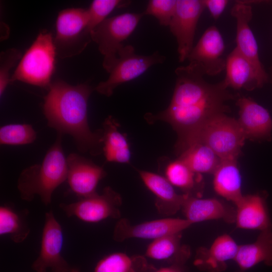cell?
I'll use <instances>...</instances> for the list:
<instances>
[{"instance_id":"6da1fadb","label":"cell","mask_w":272,"mask_h":272,"mask_svg":"<svg viewBox=\"0 0 272 272\" xmlns=\"http://www.w3.org/2000/svg\"><path fill=\"white\" fill-rule=\"evenodd\" d=\"M175 72L176 83L170 104L156 114L147 113L145 118L149 123L160 120L172 126L177 134L175 149L179 154L210 118L228 110L226 103L234 96L223 81L207 82L201 69L194 63L178 67Z\"/></svg>"},{"instance_id":"7a4b0ae2","label":"cell","mask_w":272,"mask_h":272,"mask_svg":"<svg viewBox=\"0 0 272 272\" xmlns=\"http://www.w3.org/2000/svg\"><path fill=\"white\" fill-rule=\"evenodd\" d=\"M47 91L42 107L47 125L58 133L71 136L80 152L93 156L102 153V129L92 131L88 120V102L92 88L87 83L74 86L56 80Z\"/></svg>"},{"instance_id":"3957f363","label":"cell","mask_w":272,"mask_h":272,"mask_svg":"<svg viewBox=\"0 0 272 272\" xmlns=\"http://www.w3.org/2000/svg\"><path fill=\"white\" fill-rule=\"evenodd\" d=\"M62 134L58 133L41 164L24 169L17 181L22 199L32 201L38 196L45 206L49 205L54 190L66 180L67 164L62 147Z\"/></svg>"},{"instance_id":"277c9868","label":"cell","mask_w":272,"mask_h":272,"mask_svg":"<svg viewBox=\"0 0 272 272\" xmlns=\"http://www.w3.org/2000/svg\"><path fill=\"white\" fill-rule=\"evenodd\" d=\"M56 50L52 34L41 31L23 55L11 78L48 90L54 73Z\"/></svg>"},{"instance_id":"5b68a950","label":"cell","mask_w":272,"mask_h":272,"mask_svg":"<svg viewBox=\"0 0 272 272\" xmlns=\"http://www.w3.org/2000/svg\"><path fill=\"white\" fill-rule=\"evenodd\" d=\"M245 140L237 119L223 112L210 118L185 149L200 142L209 146L221 160H237Z\"/></svg>"},{"instance_id":"8992f818","label":"cell","mask_w":272,"mask_h":272,"mask_svg":"<svg viewBox=\"0 0 272 272\" xmlns=\"http://www.w3.org/2000/svg\"><path fill=\"white\" fill-rule=\"evenodd\" d=\"M89 18L88 9L70 8L59 13L53 42L56 55L59 57L79 54L92 41Z\"/></svg>"},{"instance_id":"52a82bcc","label":"cell","mask_w":272,"mask_h":272,"mask_svg":"<svg viewBox=\"0 0 272 272\" xmlns=\"http://www.w3.org/2000/svg\"><path fill=\"white\" fill-rule=\"evenodd\" d=\"M143 13H126L106 18L91 33L92 41L104 55L103 67L108 72L117 58L122 42L137 27Z\"/></svg>"},{"instance_id":"ba28073f","label":"cell","mask_w":272,"mask_h":272,"mask_svg":"<svg viewBox=\"0 0 272 272\" xmlns=\"http://www.w3.org/2000/svg\"><path fill=\"white\" fill-rule=\"evenodd\" d=\"M165 60V57L157 51L149 55H140L135 53L132 46L123 45L118 51L116 60L108 72V78L99 83L95 90L110 97L118 86L136 79L152 65L163 63Z\"/></svg>"},{"instance_id":"9c48e42d","label":"cell","mask_w":272,"mask_h":272,"mask_svg":"<svg viewBox=\"0 0 272 272\" xmlns=\"http://www.w3.org/2000/svg\"><path fill=\"white\" fill-rule=\"evenodd\" d=\"M121 202L120 194L107 186L101 194L97 192L74 202L61 203L59 208L68 217L92 223L108 218H119Z\"/></svg>"},{"instance_id":"30bf717a","label":"cell","mask_w":272,"mask_h":272,"mask_svg":"<svg viewBox=\"0 0 272 272\" xmlns=\"http://www.w3.org/2000/svg\"><path fill=\"white\" fill-rule=\"evenodd\" d=\"M63 243L62 228L52 211L45 213L40 250L32 265L35 272H70L72 269L62 255Z\"/></svg>"},{"instance_id":"8fae6325","label":"cell","mask_w":272,"mask_h":272,"mask_svg":"<svg viewBox=\"0 0 272 272\" xmlns=\"http://www.w3.org/2000/svg\"><path fill=\"white\" fill-rule=\"evenodd\" d=\"M203 0H177L174 16L169 26L177 43L180 62L186 59L193 48L199 19L205 9Z\"/></svg>"},{"instance_id":"7c38bea8","label":"cell","mask_w":272,"mask_h":272,"mask_svg":"<svg viewBox=\"0 0 272 272\" xmlns=\"http://www.w3.org/2000/svg\"><path fill=\"white\" fill-rule=\"evenodd\" d=\"M231 14L236 23L235 47L251 63L263 86L269 81V76L260 60L257 42L250 27L253 16L251 6L238 1L232 8Z\"/></svg>"},{"instance_id":"4fadbf2b","label":"cell","mask_w":272,"mask_h":272,"mask_svg":"<svg viewBox=\"0 0 272 272\" xmlns=\"http://www.w3.org/2000/svg\"><path fill=\"white\" fill-rule=\"evenodd\" d=\"M192 224L185 218H165L132 225L125 219L116 224L113 238L122 241L129 238L155 240L172 234L181 233Z\"/></svg>"},{"instance_id":"5bb4252c","label":"cell","mask_w":272,"mask_h":272,"mask_svg":"<svg viewBox=\"0 0 272 272\" xmlns=\"http://www.w3.org/2000/svg\"><path fill=\"white\" fill-rule=\"evenodd\" d=\"M225 48L220 31L215 26H211L205 30L187 59L197 64L205 75L215 76L225 70Z\"/></svg>"},{"instance_id":"9a60e30c","label":"cell","mask_w":272,"mask_h":272,"mask_svg":"<svg viewBox=\"0 0 272 272\" xmlns=\"http://www.w3.org/2000/svg\"><path fill=\"white\" fill-rule=\"evenodd\" d=\"M66 180L71 190L80 198L97 193L100 181L106 175L102 167L77 153L66 157Z\"/></svg>"},{"instance_id":"2e32d148","label":"cell","mask_w":272,"mask_h":272,"mask_svg":"<svg viewBox=\"0 0 272 272\" xmlns=\"http://www.w3.org/2000/svg\"><path fill=\"white\" fill-rule=\"evenodd\" d=\"M239 108L238 123L246 139L269 141L272 131V118L268 110L250 98L237 100Z\"/></svg>"},{"instance_id":"e0dca14e","label":"cell","mask_w":272,"mask_h":272,"mask_svg":"<svg viewBox=\"0 0 272 272\" xmlns=\"http://www.w3.org/2000/svg\"><path fill=\"white\" fill-rule=\"evenodd\" d=\"M181 210L184 218L192 224L212 220H222L229 223L235 221V209L215 198L187 195Z\"/></svg>"},{"instance_id":"ac0fdd59","label":"cell","mask_w":272,"mask_h":272,"mask_svg":"<svg viewBox=\"0 0 272 272\" xmlns=\"http://www.w3.org/2000/svg\"><path fill=\"white\" fill-rule=\"evenodd\" d=\"M239 245L228 234L218 237L209 248L201 247L196 251L194 264L206 272H223L227 262L234 259Z\"/></svg>"},{"instance_id":"d6986e66","label":"cell","mask_w":272,"mask_h":272,"mask_svg":"<svg viewBox=\"0 0 272 272\" xmlns=\"http://www.w3.org/2000/svg\"><path fill=\"white\" fill-rule=\"evenodd\" d=\"M138 172L145 185L155 195V205L160 214L170 216L181 210L187 194L177 193L164 176L145 170Z\"/></svg>"},{"instance_id":"ffe728a7","label":"cell","mask_w":272,"mask_h":272,"mask_svg":"<svg viewBox=\"0 0 272 272\" xmlns=\"http://www.w3.org/2000/svg\"><path fill=\"white\" fill-rule=\"evenodd\" d=\"M236 206L237 228L260 231L271 229L272 223L265 201L258 194L243 195Z\"/></svg>"},{"instance_id":"44dd1931","label":"cell","mask_w":272,"mask_h":272,"mask_svg":"<svg viewBox=\"0 0 272 272\" xmlns=\"http://www.w3.org/2000/svg\"><path fill=\"white\" fill-rule=\"evenodd\" d=\"M225 70L223 82L228 88L252 91L263 86L251 63L236 47L226 57Z\"/></svg>"},{"instance_id":"7402d4cb","label":"cell","mask_w":272,"mask_h":272,"mask_svg":"<svg viewBox=\"0 0 272 272\" xmlns=\"http://www.w3.org/2000/svg\"><path fill=\"white\" fill-rule=\"evenodd\" d=\"M234 261L238 268L236 272H246L261 262L272 266V230L261 231L253 243L239 245Z\"/></svg>"},{"instance_id":"603a6c76","label":"cell","mask_w":272,"mask_h":272,"mask_svg":"<svg viewBox=\"0 0 272 272\" xmlns=\"http://www.w3.org/2000/svg\"><path fill=\"white\" fill-rule=\"evenodd\" d=\"M119 123L108 116L102 124L103 153L107 162L130 163L131 151L126 135L119 130Z\"/></svg>"},{"instance_id":"cb8c5ba5","label":"cell","mask_w":272,"mask_h":272,"mask_svg":"<svg viewBox=\"0 0 272 272\" xmlns=\"http://www.w3.org/2000/svg\"><path fill=\"white\" fill-rule=\"evenodd\" d=\"M213 174V187L216 192L236 205L243 196L241 176L237 160H221Z\"/></svg>"},{"instance_id":"d4e9b609","label":"cell","mask_w":272,"mask_h":272,"mask_svg":"<svg viewBox=\"0 0 272 272\" xmlns=\"http://www.w3.org/2000/svg\"><path fill=\"white\" fill-rule=\"evenodd\" d=\"M181 233L168 235L152 240L145 255L151 259L165 261L171 264L183 265L190 256L188 246L182 245Z\"/></svg>"},{"instance_id":"484cf974","label":"cell","mask_w":272,"mask_h":272,"mask_svg":"<svg viewBox=\"0 0 272 272\" xmlns=\"http://www.w3.org/2000/svg\"><path fill=\"white\" fill-rule=\"evenodd\" d=\"M178 158L194 172L200 175L213 174L221 161L209 146L200 142L190 145L179 154Z\"/></svg>"},{"instance_id":"4316f807","label":"cell","mask_w":272,"mask_h":272,"mask_svg":"<svg viewBox=\"0 0 272 272\" xmlns=\"http://www.w3.org/2000/svg\"><path fill=\"white\" fill-rule=\"evenodd\" d=\"M164 176L183 194L196 196L195 191L200 187V174L194 172L183 161L178 158L169 161L164 169Z\"/></svg>"},{"instance_id":"83f0119b","label":"cell","mask_w":272,"mask_h":272,"mask_svg":"<svg viewBox=\"0 0 272 272\" xmlns=\"http://www.w3.org/2000/svg\"><path fill=\"white\" fill-rule=\"evenodd\" d=\"M27 210L18 211L10 206L0 207V235H7L14 242H23L30 233L26 220Z\"/></svg>"},{"instance_id":"f1b7e54d","label":"cell","mask_w":272,"mask_h":272,"mask_svg":"<svg viewBox=\"0 0 272 272\" xmlns=\"http://www.w3.org/2000/svg\"><path fill=\"white\" fill-rule=\"evenodd\" d=\"M144 257L123 252L108 254L96 264L94 272H145L149 269Z\"/></svg>"},{"instance_id":"f546056e","label":"cell","mask_w":272,"mask_h":272,"mask_svg":"<svg viewBox=\"0 0 272 272\" xmlns=\"http://www.w3.org/2000/svg\"><path fill=\"white\" fill-rule=\"evenodd\" d=\"M37 134L31 124H10L0 128V144L7 145H23L34 142Z\"/></svg>"},{"instance_id":"4dcf8cb0","label":"cell","mask_w":272,"mask_h":272,"mask_svg":"<svg viewBox=\"0 0 272 272\" xmlns=\"http://www.w3.org/2000/svg\"><path fill=\"white\" fill-rule=\"evenodd\" d=\"M130 1L120 0H94L88 9V26L91 32L107 18L115 9L127 6Z\"/></svg>"},{"instance_id":"1f68e13d","label":"cell","mask_w":272,"mask_h":272,"mask_svg":"<svg viewBox=\"0 0 272 272\" xmlns=\"http://www.w3.org/2000/svg\"><path fill=\"white\" fill-rule=\"evenodd\" d=\"M176 4L177 0H151L143 14L155 17L162 26H169L174 16Z\"/></svg>"},{"instance_id":"d6a6232c","label":"cell","mask_w":272,"mask_h":272,"mask_svg":"<svg viewBox=\"0 0 272 272\" xmlns=\"http://www.w3.org/2000/svg\"><path fill=\"white\" fill-rule=\"evenodd\" d=\"M21 52L16 48H10L1 53L0 55V96L4 94L8 84L11 83L10 71L18 60L21 59Z\"/></svg>"},{"instance_id":"836d02e7","label":"cell","mask_w":272,"mask_h":272,"mask_svg":"<svg viewBox=\"0 0 272 272\" xmlns=\"http://www.w3.org/2000/svg\"><path fill=\"white\" fill-rule=\"evenodd\" d=\"M205 7L212 18L217 20L226 8L229 1L228 0H203Z\"/></svg>"},{"instance_id":"e575fe53","label":"cell","mask_w":272,"mask_h":272,"mask_svg":"<svg viewBox=\"0 0 272 272\" xmlns=\"http://www.w3.org/2000/svg\"><path fill=\"white\" fill-rule=\"evenodd\" d=\"M183 266L177 264H171L170 266L161 267L152 272H183Z\"/></svg>"},{"instance_id":"d590c367","label":"cell","mask_w":272,"mask_h":272,"mask_svg":"<svg viewBox=\"0 0 272 272\" xmlns=\"http://www.w3.org/2000/svg\"><path fill=\"white\" fill-rule=\"evenodd\" d=\"M270 73L269 75V79L272 82V65L270 67Z\"/></svg>"},{"instance_id":"8d00e7d4","label":"cell","mask_w":272,"mask_h":272,"mask_svg":"<svg viewBox=\"0 0 272 272\" xmlns=\"http://www.w3.org/2000/svg\"><path fill=\"white\" fill-rule=\"evenodd\" d=\"M70 272H80V271L77 268H72Z\"/></svg>"}]
</instances>
